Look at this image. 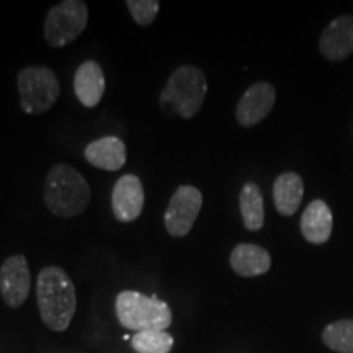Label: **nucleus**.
<instances>
[{"label":"nucleus","instance_id":"nucleus-1","mask_svg":"<svg viewBox=\"0 0 353 353\" xmlns=\"http://www.w3.org/2000/svg\"><path fill=\"white\" fill-rule=\"evenodd\" d=\"M39 314L46 327L63 332L76 314V286L68 273L59 267H46L39 272L37 281Z\"/></svg>","mask_w":353,"mask_h":353},{"label":"nucleus","instance_id":"nucleus-7","mask_svg":"<svg viewBox=\"0 0 353 353\" xmlns=\"http://www.w3.org/2000/svg\"><path fill=\"white\" fill-rule=\"evenodd\" d=\"M203 206L201 192L192 185L175 190L164 214L165 229L170 236L183 237L192 231Z\"/></svg>","mask_w":353,"mask_h":353},{"label":"nucleus","instance_id":"nucleus-16","mask_svg":"<svg viewBox=\"0 0 353 353\" xmlns=\"http://www.w3.org/2000/svg\"><path fill=\"white\" fill-rule=\"evenodd\" d=\"M303 179L294 172H286L276 176L273 183V201L281 216H293L303 201Z\"/></svg>","mask_w":353,"mask_h":353},{"label":"nucleus","instance_id":"nucleus-8","mask_svg":"<svg viewBox=\"0 0 353 353\" xmlns=\"http://www.w3.org/2000/svg\"><path fill=\"white\" fill-rule=\"evenodd\" d=\"M32 290V273L25 255L8 257L0 267V294L8 307L17 309L26 301Z\"/></svg>","mask_w":353,"mask_h":353},{"label":"nucleus","instance_id":"nucleus-14","mask_svg":"<svg viewBox=\"0 0 353 353\" xmlns=\"http://www.w3.org/2000/svg\"><path fill=\"white\" fill-rule=\"evenodd\" d=\"M332 211L322 200H314L307 205L301 218V232L311 244H324L332 234Z\"/></svg>","mask_w":353,"mask_h":353},{"label":"nucleus","instance_id":"nucleus-18","mask_svg":"<svg viewBox=\"0 0 353 353\" xmlns=\"http://www.w3.org/2000/svg\"><path fill=\"white\" fill-rule=\"evenodd\" d=\"M322 341L330 350L353 353V319L335 321L322 332Z\"/></svg>","mask_w":353,"mask_h":353},{"label":"nucleus","instance_id":"nucleus-20","mask_svg":"<svg viewBox=\"0 0 353 353\" xmlns=\"http://www.w3.org/2000/svg\"><path fill=\"white\" fill-rule=\"evenodd\" d=\"M128 10L139 26H149L157 17L161 3L157 0H128Z\"/></svg>","mask_w":353,"mask_h":353},{"label":"nucleus","instance_id":"nucleus-15","mask_svg":"<svg viewBox=\"0 0 353 353\" xmlns=\"http://www.w3.org/2000/svg\"><path fill=\"white\" fill-rule=\"evenodd\" d=\"M232 270L241 276H259L270 270L272 257L263 247L239 244L231 252Z\"/></svg>","mask_w":353,"mask_h":353},{"label":"nucleus","instance_id":"nucleus-10","mask_svg":"<svg viewBox=\"0 0 353 353\" xmlns=\"http://www.w3.org/2000/svg\"><path fill=\"white\" fill-rule=\"evenodd\" d=\"M275 99V88L268 82H257L250 85L237 103L236 117L239 125L249 128L262 121L272 112Z\"/></svg>","mask_w":353,"mask_h":353},{"label":"nucleus","instance_id":"nucleus-13","mask_svg":"<svg viewBox=\"0 0 353 353\" xmlns=\"http://www.w3.org/2000/svg\"><path fill=\"white\" fill-rule=\"evenodd\" d=\"M74 92L83 107L94 108L100 103L105 94V76L99 63L85 61L79 65L74 76Z\"/></svg>","mask_w":353,"mask_h":353},{"label":"nucleus","instance_id":"nucleus-6","mask_svg":"<svg viewBox=\"0 0 353 353\" xmlns=\"http://www.w3.org/2000/svg\"><path fill=\"white\" fill-rule=\"evenodd\" d=\"M88 8L81 0H64L48 12L44 20V39L52 48H64L87 28Z\"/></svg>","mask_w":353,"mask_h":353},{"label":"nucleus","instance_id":"nucleus-9","mask_svg":"<svg viewBox=\"0 0 353 353\" xmlns=\"http://www.w3.org/2000/svg\"><path fill=\"white\" fill-rule=\"evenodd\" d=\"M112 208L114 218L121 223L139 218L144 208V188L139 176L128 174L118 179L112 193Z\"/></svg>","mask_w":353,"mask_h":353},{"label":"nucleus","instance_id":"nucleus-11","mask_svg":"<svg viewBox=\"0 0 353 353\" xmlns=\"http://www.w3.org/2000/svg\"><path fill=\"white\" fill-rule=\"evenodd\" d=\"M321 52L330 61H343L353 52V17L335 19L321 37Z\"/></svg>","mask_w":353,"mask_h":353},{"label":"nucleus","instance_id":"nucleus-5","mask_svg":"<svg viewBox=\"0 0 353 353\" xmlns=\"http://www.w3.org/2000/svg\"><path fill=\"white\" fill-rule=\"evenodd\" d=\"M20 107L26 114L48 112L59 99L61 85L54 70L44 65H30L21 69L17 77Z\"/></svg>","mask_w":353,"mask_h":353},{"label":"nucleus","instance_id":"nucleus-12","mask_svg":"<svg viewBox=\"0 0 353 353\" xmlns=\"http://www.w3.org/2000/svg\"><path fill=\"white\" fill-rule=\"evenodd\" d=\"M88 164L97 169L117 172L126 164V145L117 136H105L90 143L83 151Z\"/></svg>","mask_w":353,"mask_h":353},{"label":"nucleus","instance_id":"nucleus-4","mask_svg":"<svg viewBox=\"0 0 353 353\" xmlns=\"http://www.w3.org/2000/svg\"><path fill=\"white\" fill-rule=\"evenodd\" d=\"M117 317L123 327L143 330H167L172 324V311L157 296H144L138 291H121L117 296Z\"/></svg>","mask_w":353,"mask_h":353},{"label":"nucleus","instance_id":"nucleus-2","mask_svg":"<svg viewBox=\"0 0 353 353\" xmlns=\"http://www.w3.org/2000/svg\"><path fill=\"white\" fill-rule=\"evenodd\" d=\"M43 196L52 214L72 218L87 210L92 192L81 172L68 164H57L46 176Z\"/></svg>","mask_w":353,"mask_h":353},{"label":"nucleus","instance_id":"nucleus-19","mask_svg":"<svg viewBox=\"0 0 353 353\" xmlns=\"http://www.w3.org/2000/svg\"><path fill=\"white\" fill-rule=\"evenodd\" d=\"M131 343L138 353H170L174 337L167 330H143L134 334Z\"/></svg>","mask_w":353,"mask_h":353},{"label":"nucleus","instance_id":"nucleus-3","mask_svg":"<svg viewBox=\"0 0 353 353\" xmlns=\"http://www.w3.org/2000/svg\"><path fill=\"white\" fill-rule=\"evenodd\" d=\"M206 92L208 83L205 72L195 65H180L167 81L159 103L167 114L193 118L200 112Z\"/></svg>","mask_w":353,"mask_h":353},{"label":"nucleus","instance_id":"nucleus-17","mask_svg":"<svg viewBox=\"0 0 353 353\" xmlns=\"http://www.w3.org/2000/svg\"><path fill=\"white\" fill-rule=\"evenodd\" d=\"M239 206L244 226L249 231H260L265 223L263 211V196L259 185L254 182H247L241 190Z\"/></svg>","mask_w":353,"mask_h":353}]
</instances>
